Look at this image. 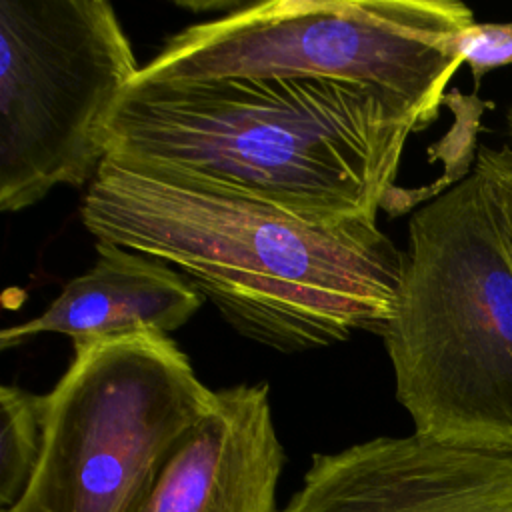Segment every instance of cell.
<instances>
[{
    "instance_id": "cell-5",
    "label": "cell",
    "mask_w": 512,
    "mask_h": 512,
    "mask_svg": "<svg viewBox=\"0 0 512 512\" xmlns=\"http://www.w3.org/2000/svg\"><path fill=\"white\" fill-rule=\"evenodd\" d=\"M216 406L160 332L74 344L46 394L34 476L6 512H128L176 444Z\"/></svg>"
},
{
    "instance_id": "cell-9",
    "label": "cell",
    "mask_w": 512,
    "mask_h": 512,
    "mask_svg": "<svg viewBox=\"0 0 512 512\" xmlns=\"http://www.w3.org/2000/svg\"><path fill=\"white\" fill-rule=\"evenodd\" d=\"M46 394L20 386L0 388V512L10 510L26 492L44 442Z\"/></svg>"
},
{
    "instance_id": "cell-10",
    "label": "cell",
    "mask_w": 512,
    "mask_h": 512,
    "mask_svg": "<svg viewBox=\"0 0 512 512\" xmlns=\"http://www.w3.org/2000/svg\"><path fill=\"white\" fill-rule=\"evenodd\" d=\"M460 58L480 80L490 70L512 64V22H474L460 38Z\"/></svg>"
},
{
    "instance_id": "cell-4",
    "label": "cell",
    "mask_w": 512,
    "mask_h": 512,
    "mask_svg": "<svg viewBox=\"0 0 512 512\" xmlns=\"http://www.w3.org/2000/svg\"><path fill=\"white\" fill-rule=\"evenodd\" d=\"M474 22L458 0L246 2L172 34L134 80H334L374 90L424 130Z\"/></svg>"
},
{
    "instance_id": "cell-3",
    "label": "cell",
    "mask_w": 512,
    "mask_h": 512,
    "mask_svg": "<svg viewBox=\"0 0 512 512\" xmlns=\"http://www.w3.org/2000/svg\"><path fill=\"white\" fill-rule=\"evenodd\" d=\"M382 342L416 434L512 454V250L478 168L412 214Z\"/></svg>"
},
{
    "instance_id": "cell-6",
    "label": "cell",
    "mask_w": 512,
    "mask_h": 512,
    "mask_svg": "<svg viewBox=\"0 0 512 512\" xmlns=\"http://www.w3.org/2000/svg\"><path fill=\"white\" fill-rule=\"evenodd\" d=\"M106 0H0V210L92 182L108 120L138 76Z\"/></svg>"
},
{
    "instance_id": "cell-7",
    "label": "cell",
    "mask_w": 512,
    "mask_h": 512,
    "mask_svg": "<svg viewBox=\"0 0 512 512\" xmlns=\"http://www.w3.org/2000/svg\"><path fill=\"white\" fill-rule=\"evenodd\" d=\"M282 464L268 384L222 388L128 512H278Z\"/></svg>"
},
{
    "instance_id": "cell-2",
    "label": "cell",
    "mask_w": 512,
    "mask_h": 512,
    "mask_svg": "<svg viewBox=\"0 0 512 512\" xmlns=\"http://www.w3.org/2000/svg\"><path fill=\"white\" fill-rule=\"evenodd\" d=\"M420 126L366 86L302 78L132 80L108 156L170 166L322 224L376 222Z\"/></svg>"
},
{
    "instance_id": "cell-8",
    "label": "cell",
    "mask_w": 512,
    "mask_h": 512,
    "mask_svg": "<svg viewBox=\"0 0 512 512\" xmlns=\"http://www.w3.org/2000/svg\"><path fill=\"white\" fill-rule=\"evenodd\" d=\"M96 254V264L66 282L40 316L4 328L0 348L50 332L72 344L148 330L170 334L204 304L202 294L160 260L108 242H96Z\"/></svg>"
},
{
    "instance_id": "cell-1",
    "label": "cell",
    "mask_w": 512,
    "mask_h": 512,
    "mask_svg": "<svg viewBox=\"0 0 512 512\" xmlns=\"http://www.w3.org/2000/svg\"><path fill=\"white\" fill-rule=\"evenodd\" d=\"M80 220L180 272L242 336L282 354L384 334L406 268L376 222L322 224L212 180L108 156Z\"/></svg>"
},
{
    "instance_id": "cell-11",
    "label": "cell",
    "mask_w": 512,
    "mask_h": 512,
    "mask_svg": "<svg viewBox=\"0 0 512 512\" xmlns=\"http://www.w3.org/2000/svg\"><path fill=\"white\" fill-rule=\"evenodd\" d=\"M474 168L484 172L496 190L508 244L512 250V144H504L500 148L480 146L476 150Z\"/></svg>"
},
{
    "instance_id": "cell-12",
    "label": "cell",
    "mask_w": 512,
    "mask_h": 512,
    "mask_svg": "<svg viewBox=\"0 0 512 512\" xmlns=\"http://www.w3.org/2000/svg\"><path fill=\"white\" fill-rule=\"evenodd\" d=\"M504 122H506V130H508V134H510V138H512V100H510V104H508V108H506Z\"/></svg>"
}]
</instances>
